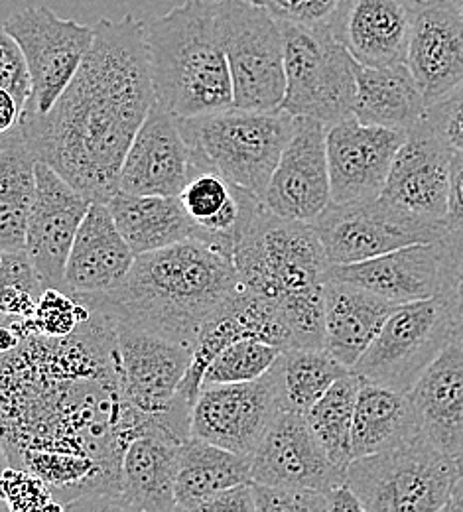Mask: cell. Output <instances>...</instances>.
I'll list each match as a JSON object with an SVG mask.
<instances>
[{
  "instance_id": "obj_33",
  "label": "cell",
  "mask_w": 463,
  "mask_h": 512,
  "mask_svg": "<svg viewBox=\"0 0 463 512\" xmlns=\"http://www.w3.org/2000/svg\"><path fill=\"white\" fill-rule=\"evenodd\" d=\"M36 164L38 158L18 128L0 148V251H26Z\"/></svg>"
},
{
  "instance_id": "obj_5",
  "label": "cell",
  "mask_w": 463,
  "mask_h": 512,
  "mask_svg": "<svg viewBox=\"0 0 463 512\" xmlns=\"http://www.w3.org/2000/svg\"><path fill=\"white\" fill-rule=\"evenodd\" d=\"M192 166L219 172L229 182L265 197L272 172L290 140L294 117L282 109L225 111L178 119Z\"/></svg>"
},
{
  "instance_id": "obj_12",
  "label": "cell",
  "mask_w": 463,
  "mask_h": 512,
  "mask_svg": "<svg viewBox=\"0 0 463 512\" xmlns=\"http://www.w3.org/2000/svg\"><path fill=\"white\" fill-rule=\"evenodd\" d=\"M2 24L20 44L30 71L32 95L22 115L42 117L66 91L89 54L95 28L64 20L46 6L12 12Z\"/></svg>"
},
{
  "instance_id": "obj_28",
  "label": "cell",
  "mask_w": 463,
  "mask_h": 512,
  "mask_svg": "<svg viewBox=\"0 0 463 512\" xmlns=\"http://www.w3.org/2000/svg\"><path fill=\"white\" fill-rule=\"evenodd\" d=\"M324 298L326 349L341 365L353 369L400 304H393L365 288L330 278L324 282Z\"/></svg>"
},
{
  "instance_id": "obj_11",
  "label": "cell",
  "mask_w": 463,
  "mask_h": 512,
  "mask_svg": "<svg viewBox=\"0 0 463 512\" xmlns=\"http://www.w3.org/2000/svg\"><path fill=\"white\" fill-rule=\"evenodd\" d=\"M456 320L442 298L400 304L353 365L363 381L408 392L454 341Z\"/></svg>"
},
{
  "instance_id": "obj_23",
  "label": "cell",
  "mask_w": 463,
  "mask_h": 512,
  "mask_svg": "<svg viewBox=\"0 0 463 512\" xmlns=\"http://www.w3.org/2000/svg\"><path fill=\"white\" fill-rule=\"evenodd\" d=\"M186 440L162 422L134 436L121 459V511H178L176 471Z\"/></svg>"
},
{
  "instance_id": "obj_53",
  "label": "cell",
  "mask_w": 463,
  "mask_h": 512,
  "mask_svg": "<svg viewBox=\"0 0 463 512\" xmlns=\"http://www.w3.org/2000/svg\"><path fill=\"white\" fill-rule=\"evenodd\" d=\"M450 2H452V4H454V6H456V8H458V10L463 14V0H450Z\"/></svg>"
},
{
  "instance_id": "obj_38",
  "label": "cell",
  "mask_w": 463,
  "mask_h": 512,
  "mask_svg": "<svg viewBox=\"0 0 463 512\" xmlns=\"http://www.w3.org/2000/svg\"><path fill=\"white\" fill-rule=\"evenodd\" d=\"M89 316L91 308L73 294L58 288H46L34 312L28 318L20 320L32 333H40L46 337H64L75 331Z\"/></svg>"
},
{
  "instance_id": "obj_24",
  "label": "cell",
  "mask_w": 463,
  "mask_h": 512,
  "mask_svg": "<svg viewBox=\"0 0 463 512\" xmlns=\"http://www.w3.org/2000/svg\"><path fill=\"white\" fill-rule=\"evenodd\" d=\"M440 247L416 243L351 264H330L326 278L365 288L393 304L436 298L440 292Z\"/></svg>"
},
{
  "instance_id": "obj_39",
  "label": "cell",
  "mask_w": 463,
  "mask_h": 512,
  "mask_svg": "<svg viewBox=\"0 0 463 512\" xmlns=\"http://www.w3.org/2000/svg\"><path fill=\"white\" fill-rule=\"evenodd\" d=\"M0 503L6 511H62L54 493L38 475L14 465L0 477Z\"/></svg>"
},
{
  "instance_id": "obj_27",
  "label": "cell",
  "mask_w": 463,
  "mask_h": 512,
  "mask_svg": "<svg viewBox=\"0 0 463 512\" xmlns=\"http://www.w3.org/2000/svg\"><path fill=\"white\" fill-rule=\"evenodd\" d=\"M420 434L458 457L463 451V347L454 339L406 392Z\"/></svg>"
},
{
  "instance_id": "obj_17",
  "label": "cell",
  "mask_w": 463,
  "mask_h": 512,
  "mask_svg": "<svg viewBox=\"0 0 463 512\" xmlns=\"http://www.w3.org/2000/svg\"><path fill=\"white\" fill-rule=\"evenodd\" d=\"M328 128L294 117V128L268 182L263 203L282 219L312 223L331 203Z\"/></svg>"
},
{
  "instance_id": "obj_13",
  "label": "cell",
  "mask_w": 463,
  "mask_h": 512,
  "mask_svg": "<svg viewBox=\"0 0 463 512\" xmlns=\"http://www.w3.org/2000/svg\"><path fill=\"white\" fill-rule=\"evenodd\" d=\"M330 264H351L416 243H438L446 229L406 217L381 197L333 203L312 221Z\"/></svg>"
},
{
  "instance_id": "obj_3",
  "label": "cell",
  "mask_w": 463,
  "mask_h": 512,
  "mask_svg": "<svg viewBox=\"0 0 463 512\" xmlns=\"http://www.w3.org/2000/svg\"><path fill=\"white\" fill-rule=\"evenodd\" d=\"M241 288L233 258L188 239L136 255L119 288L75 298L113 320L194 345L201 327Z\"/></svg>"
},
{
  "instance_id": "obj_16",
  "label": "cell",
  "mask_w": 463,
  "mask_h": 512,
  "mask_svg": "<svg viewBox=\"0 0 463 512\" xmlns=\"http://www.w3.org/2000/svg\"><path fill=\"white\" fill-rule=\"evenodd\" d=\"M452 154L426 121L410 128L379 197L414 221L444 227Z\"/></svg>"
},
{
  "instance_id": "obj_6",
  "label": "cell",
  "mask_w": 463,
  "mask_h": 512,
  "mask_svg": "<svg viewBox=\"0 0 463 512\" xmlns=\"http://www.w3.org/2000/svg\"><path fill=\"white\" fill-rule=\"evenodd\" d=\"M460 477L456 457L418 434L381 453L357 457L347 465L345 483L363 511H442Z\"/></svg>"
},
{
  "instance_id": "obj_1",
  "label": "cell",
  "mask_w": 463,
  "mask_h": 512,
  "mask_svg": "<svg viewBox=\"0 0 463 512\" xmlns=\"http://www.w3.org/2000/svg\"><path fill=\"white\" fill-rule=\"evenodd\" d=\"M91 308V306H89ZM0 351V440L62 509L121 511V459L150 420L123 396L115 321L101 310L64 337L32 333Z\"/></svg>"
},
{
  "instance_id": "obj_41",
  "label": "cell",
  "mask_w": 463,
  "mask_h": 512,
  "mask_svg": "<svg viewBox=\"0 0 463 512\" xmlns=\"http://www.w3.org/2000/svg\"><path fill=\"white\" fill-rule=\"evenodd\" d=\"M253 495L261 512H328V495L320 491L253 483Z\"/></svg>"
},
{
  "instance_id": "obj_35",
  "label": "cell",
  "mask_w": 463,
  "mask_h": 512,
  "mask_svg": "<svg viewBox=\"0 0 463 512\" xmlns=\"http://www.w3.org/2000/svg\"><path fill=\"white\" fill-rule=\"evenodd\" d=\"M359 384L361 377L349 371L331 384L328 392L306 412L314 434L328 451L331 461L343 469L353 461L351 430Z\"/></svg>"
},
{
  "instance_id": "obj_19",
  "label": "cell",
  "mask_w": 463,
  "mask_h": 512,
  "mask_svg": "<svg viewBox=\"0 0 463 512\" xmlns=\"http://www.w3.org/2000/svg\"><path fill=\"white\" fill-rule=\"evenodd\" d=\"M404 140V130L361 125L355 117L328 128L331 201L349 203L379 197Z\"/></svg>"
},
{
  "instance_id": "obj_7",
  "label": "cell",
  "mask_w": 463,
  "mask_h": 512,
  "mask_svg": "<svg viewBox=\"0 0 463 512\" xmlns=\"http://www.w3.org/2000/svg\"><path fill=\"white\" fill-rule=\"evenodd\" d=\"M286 93L280 105L292 117L333 127L353 117L357 60L335 38L331 26L282 22Z\"/></svg>"
},
{
  "instance_id": "obj_54",
  "label": "cell",
  "mask_w": 463,
  "mask_h": 512,
  "mask_svg": "<svg viewBox=\"0 0 463 512\" xmlns=\"http://www.w3.org/2000/svg\"><path fill=\"white\" fill-rule=\"evenodd\" d=\"M20 128V127H18ZM14 132H16V130H14ZM14 132H12V134H14ZM12 134H10V136H12ZM10 136H4V138H0V148H2V146H4V144H6V140H8V138H10Z\"/></svg>"
},
{
  "instance_id": "obj_10",
  "label": "cell",
  "mask_w": 463,
  "mask_h": 512,
  "mask_svg": "<svg viewBox=\"0 0 463 512\" xmlns=\"http://www.w3.org/2000/svg\"><path fill=\"white\" fill-rule=\"evenodd\" d=\"M113 321L125 400L142 418L168 424L190 438L192 408L180 400V386L192 363V345L125 321Z\"/></svg>"
},
{
  "instance_id": "obj_29",
  "label": "cell",
  "mask_w": 463,
  "mask_h": 512,
  "mask_svg": "<svg viewBox=\"0 0 463 512\" xmlns=\"http://www.w3.org/2000/svg\"><path fill=\"white\" fill-rule=\"evenodd\" d=\"M428 101L420 93L406 64L357 67V93L353 117L361 125L404 130L420 125Z\"/></svg>"
},
{
  "instance_id": "obj_37",
  "label": "cell",
  "mask_w": 463,
  "mask_h": 512,
  "mask_svg": "<svg viewBox=\"0 0 463 512\" xmlns=\"http://www.w3.org/2000/svg\"><path fill=\"white\" fill-rule=\"evenodd\" d=\"M44 290L26 251H0V318H28Z\"/></svg>"
},
{
  "instance_id": "obj_46",
  "label": "cell",
  "mask_w": 463,
  "mask_h": 512,
  "mask_svg": "<svg viewBox=\"0 0 463 512\" xmlns=\"http://www.w3.org/2000/svg\"><path fill=\"white\" fill-rule=\"evenodd\" d=\"M444 229L448 233L463 235V152L458 150L452 154L448 213L444 219Z\"/></svg>"
},
{
  "instance_id": "obj_48",
  "label": "cell",
  "mask_w": 463,
  "mask_h": 512,
  "mask_svg": "<svg viewBox=\"0 0 463 512\" xmlns=\"http://www.w3.org/2000/svg\"><path fill=\"white\" fill-rule=\"evenodd\" d=\"M326 495H328V512L363 511L357 495L347 483L331 489Z\"/></svg>"
},
{
  "instance_id": "obj_52",
  "label": "cell",
  "mask_w": 463,
  "mask_h": 512,
  "mask_svg": "<svg viewBox=\"0 0 463 512\" xmlns=\"http://www.w3.org/2000/svg\"><path fill=\"white\" fill-rule=\"evenodd\" d=\"M456 461H458V469H460V475H463V451L456 457Z\"/></svg>"
},
{
  "instance_id": "obj_25",
  "label": "cell",
  "mask_w": 463,
  "mask_h": 512,
  "mask_svg": "<svg viewBox=\"0 0 463 512\" xmlns=\"http://www.w3.org/2000/svg\"><path fill=\"white\" fill-rule=\"evenodd\" d=\"M178 197L194 223L196 239L229 258L265 205L259 195L201 166H192L190 180Z\"/></svg>"
},
{
  "instance_id": "obj_31",
  "label": "cell",
  "mask_w": 463,
  "mask_h": 512,
  "mask_svg": "<svg viewBox=\"0 0 463 512\" xmlns=\"http://www.w3.org/2000/svg\"><path fill=\"white\" fill-rule=\"evenodd\" d=\"M418 434V418L406 392L361 379L351 430L353 459L397 448Z\"/></svg>"
},
{
  "instance_id": "obj_42",
  "label": "cell",
  "mask_w": 463,
  "mask_h": 512,
  "mask_svg": "<svg viewBox=\"0 0 463 512\" xmlns=\"http://www.w3.org/2000/svg\"><path fill=\"white\" fill-rule=\"evenodd\" d=\"M0 89H6L24 111L32 95L30 71L20 44L4 24H0Z\"/></svg>"
},
{
  "instance_id": "obj_4",
  "label": "cell",
  "mask_w": 463,
  "mask_h": 512,
  "mask_svg": "<svg viewBox=\"0 0 463 512\" xmlns=\"http://www.w3.org/2000/svg\"><path fill=\"white\" fill-rule=\"evenodd\" d=\"M154 103L178 119L233 107L211 0H186L146 26Z\"/></svg>"
},
{
  "instance_id": "obj_40",
  "label": "cell",
  "mask_w": 463,
  "mask_h": 512,
  "mask_svg": "<svg viewBox=\"0 0 463 512\" xmlns=\"http://www.w3.org/2000/svg\"><path fill=\"white\" fill-rule=\"evenodd\" d=\"M440 247V292L438 298L448 306L456 323L463 321V235L444 233Z\"/></svg>"
},
{
  "instance_id": "obj_49",
  "label": "cell",
  "mask_w": 463,
  "mask_h": 512,
  "mask_svg": "<svg viewBox=\"0 0 463 512\" xmlns=\"http://www.w3.org/2000/svg\"><path fill=\"white\" fill-rule=\"evenodd\" d=\"M442 511L446 512H463V475H460L450 491V497L444 505Z\"/></svg>"
},
{
  "instance_id": "obj_44",
  "label": "cell",
  "mask_w": 463,
  "mask_h": 512,
  "mask_svg": "<svg viewBox=\"0 0 463 512\" xmlns=\"http://www.w3.org/2000/svg\"><path fill=\"white\" fill-rule=\"evenodd\" d=\"M424 121L452 150L463 152V83L428 105Z\"/></svg>"
},
{
  "instance_id": "obj_47",
  "label": "cell",
  "mask_w": 463,
  "mask_h": 512,
  "mask_svg": "<svg viewBox=\"0 0 463 512\" xmlns=\"http://www.w3.org/2000/svg\"><path fill=\"white\" fill-rule=\"evenodd\" d=\"M20 119L22 107L6 89H0V138L10 136L14 130H18Z\"/></svg>"
},
{
  "instance_id": "obj_18",
  "label": "cell",
  "mask_w": 463,
  "mask_h": 512,
  "mask_svg": "<svg viewBox=\"0 0 463 512\" xmlns=\"http://www.w3.org/2000/svg\"><path fill=\"white\" fill-rule=\"evenodd\" d=\"M91 201L46 162L36 164V195L26 229V253L46 288L66 292L67 255Z\"/></svg>"
},
{
  "instance_id": "obj_51",
  "label": "cell",
  "mask_w": 463,
  "mask_h": 512,
  "mask_svg": "<svg viewBox=\"0 0 463 512\" xmlns=\"http://www.w3.org/2000/svg\"><path fill=\"white\" fill-rule=\"evenodd\" d=\"M454 339L463 347V321L456 323V331H454Z\"/></svg>"
},
{
  "instance_id": "obj_36",
  "label": "cell",
  "mask_w": 463,
  "mask_h": 512,
  "mask_svg": "<svg viewBox=\"0 0 463 512\" xmlns=\"http://www.w3.org/2000/svg\"><path fill=\"white\" fill-rule=\"evenodd\" d=\"M282 349L259 339H239L227 345L207 367L201 388L211 384L249 383L261 379Z\"/></svg>"
},
{
  "instance_id": "obj_22",
  "label": "cell",
  "mask_w": 463,
  "mask_h": 512,
  "mask_svg": "<svg viewBox=\"0 0 463 512\" xmlns=\"http://www.w3.org/2000/svg\"><path fill=\"white\" fill-rule=\"evenodd\" d=\"M420 0H345L331 22L335 38L357 64H406L410 34Z\"/></svg>"
},
{
  "instance_id": "obj_43",
  "label": "cell",
  "mask_w": 463,
  "mask_h": 512,
  "mask_svg": "<svg viewBox=\"0 0 463 512\" xmlns=\"http://www.w3.org/2000/svg\"><path fill=\"white\" fill-rule=\"evenodd\" d=\"M266 8L282 22L306 26H331L345 0H249Z\"/></svg>"
},
{
  "instance_id": "obj_8",
  "label": "cell",
  "mask_w": 463,
  "mask_h": 512,
  "mask_svg": "<svg viewBox=\"0 0 463 512\" xmlns=\"http://www.w3.org/2000/svg\"><path fill=\"white\" fill-rule=\"evenodd\" d=\"M233 264L243 288L276 302L324 286L330 260L312 223L282 219L263 205L241 235Z\"/></svg>"
},
{
  "instance_id": "obj_21",
  "label": "cell",
  "mask_w": 463,
  "mask_h": 512,
  "mask_svg": "<svg viewBox=\"0 0 463 512\" xmlns=\"http://www.w3.org/2000/svg\"><path fill=\"white\" fill-rule=\"evenodd\" d=\"M406 65L428 101H440L463 83V14L450 0H420Z\"/></svg>"
},
{
  "instance_id": "obj_14",
  "label": "cell",
  "mask_w": 463,
  "mask_h": 512,
  "mask_svg": "<svg viewBox=\"0 0 463 512\" xmlns=\"http://www.w3.org/2000/svg\"><path fill=\"white\" fill-rule=\"evenodd\" d=\"M280 410L272 367L249 383L203 386L190 412V436L251 457Z\"/></svg>"
},
{
  "instance_id": "obj_9",
  "label": "cell",
  "mask_w": 463,
  "mask_h": 512,
  "mask_svg": "<svg viewBox=\"0 0 463 512\" xmlns=\"http://www.w3.org/2000/svg\"><path fill=\"white\" fill-rule=\"evenodd\" d=\"M233 83V107L280 109L286 93L282 24L249 0H211Z\"/></svg>"
},
{
  "instance_id": "obj_30",
  "label": "cell",
  "mask_w": 463,
  "mask_h": 512,
  "mask_svg": "<svg viewBox=\"0 0 463 512\" xmlns=\"http://www.w3.org/2000/svg\"><path fill=\"white\" fill-rule=\"evenodd\" d=\"M107 207L134 255L158 251L188 239L196 229L178 195L115 193Z\"/></svg>"
},
{
  "instance_id": "obj_50",
  "label": "cell",
  "mask_w": 463,
  "mask_h": 512,
  "mask_svg": "<svg viewBox=\"0 0 463 512\" xmlns=\"http://www.w3.org/2000/svg\"><path fill=\"white\" fill-rule=\"evenodd\" d=\"M10 467V459H8V455H6V449H4V444H2V440H0V477L4 475V471Z\"/></svg>"
},
{
  "instance_id": "obj_2",
  "label": "cell",
  "mask_w": 463,
  "mask_h": 512,
  "mask_svg": "<svg viewBox=\"0 0 463 512\" xmlns=\"http://www.w3.org/2000/svg\"><path fill=\"white\" fill-rule=\"evenodd\" d=\"M89 54L54 107L20 119L40 162L91 203L119 192V176L140 125L154 105L146 26L133 14L101 18Z\"/></svg>"
},
{
  "instance_id": "obj_26",
  "label": "cell",
  "mask_w": 463,
  "mask_h": 512,
  "mask_svg": "<svg viewBox=\"0 0 463 512\" xmlns=\"http://www.w3.org/2000/svg\"><path fill=\"white\" fill-rule=\"evenodd\" d=\"M134 258L107 203H91L67 255L66 292L73 296L107 294L123 284Z\"/></svg>"
},
{
  "instance_id": "obj_20",
  "label": "cell",
  "mask_w": 463,
  "mask_h": 512,
  "mask_svg": "<svg viewBox=\"0 0 463 512\" xmlns=\"http://www.w3.org/2000/svg\"><path fill=\"white\" fill-rule=\"evenodd\" d=\"M192 174V152L178 117L154 103L125 156L119 190L138 195H180Z\"/></svg>"
},
{
  "instance_id": "obj_45",
  "label": "cell",
  "mask_w": 463,
  "mask_h": 512,
  "mask_svg": "<svg viewBox=\"0 0 463 512\" xmlns=\"http://www.w3.org/2000/svg\"><path fill=\"white\" fill-rule=\"evenodd\" d=\"M255 509V495L253 483L235 485L223 489L211 497H207L196 512H253Z\"/></svg>"
},
{
  "instance_id": "obj_32",
  "label": "cell",
  "mask_w": 463,
  "mask_h": 512,
  "mask_svg": "<svg viewBox=\"0 0 463 512\" xmlns=\"http://www.w3.org/2000/svg\"><path fill=\"white\" fill-rule=\"evenodd\" d=\"M243 483H253L249 455L192 436L182 444L176 471L178 511L196 512L207 497Z\"/></svg>"
},
{
  "instance_id": "obj_15",
  "label": "cell",
  "mask_w": 463,
  "mask_h": 512,
  "mask_svg": "<svg viewBox=\"0 0 463 512\" xmlns=\"http://www.w3.org/2000/svg\"><path fill=\"white\" fill-rule=\"evenodd\" d=\"M345 471L331 461L306 414L280 410L251 453L253 483L328 493L345 483Z\"/></svg>"
},
{
  "instance_id": "obj_34",
  "label": "cell",
  "mask_w": 463,
  "mask_h": 512,
  "mask_svg": "<svg viewBox=\"0 0 463 512\" xmlns=\"http://www.w3.org/2000/svg\"><path fill=\"white\" fill-rule=\"evenodd\" d=\"M278 381L282 410L306 414L351 369L341 365L326 347L284 349L272 365Z\"/></svg>"
}]
</instances>
